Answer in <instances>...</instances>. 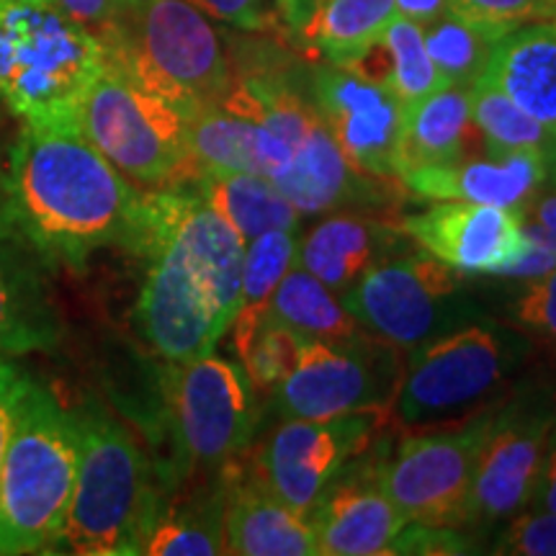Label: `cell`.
Returning <instances> with one entry per match:
<instances>
[{
	"label": "cell",
	"mask_w": 556,
	"mask_h": 556,
	"mask_svg": "<svg viewBox=\"0 0 556 556\" xmlns=\"http://www.w3.org/2000/svg\"><path fill=\"white\" fill-rule=\"evenodd\" d=\"M131 253L148 258L135 323L155 356L170 364L214 351L240 309L245 240L191 189L144 193Z\"/></svg>",
	"instance_id": "6da1fadb"
},
{
	"label": "cell",
	"mask_w": 556,
	"mask_h": 556,
	"mask_svg": "<svg viewBox=\"0 0 556 556\" xmlns=\"http://www.w3.org/2000/svg\"><path fill=\"white\" fill-rule=\"evenodd\" d=\"M3 191L9 235L41 266L83 268L96 250L137 245L144 193L83 131L24 127Z\"/></svg>",
	"instance_id": "7a4b0ae2"
},
{
	"label": "cell",
	"mask_w": 556,
	"mask_h": 556,
	"mask_svg": "<svg viewBox=\"0 0 556 556\" xmlns=\"http://www.w3.org/2000/svg\"><path fill=\"white\" fill-rule=\"evenodd\" d=\"M78 469L70 510L54 552L80 556H135L160 503L155 464L135 435L101 402L73 409Z\"/></svg>",
	"instance_id": "3957f363"
},
{
	"label": "cell",
	"mask_w": 556,
	"mask_h": 556,
	"mask_svg": "<svg viewBox=\"0 0 556 556\" xmlns=\"http://www.w3.org/2000/svg\"><path fill=\"white\" fill-rule=\"evenodd\" d=\"M106 65L96 34L54 3L0 0V101L26 127L80 131V106Z\"/></svg>",
	"instance_id": "277c9868"
},
{
	"label": "cell",
	"mask_w": 556,
	"mask_h": 556,
	"mask_svg": "<svg viewBox=\"0 0 556 556\" xmlns=\"http://www.w3.org/2000/svg\"><path fill=\"white\" fill-rule=\"evenodd\" d=\"M78 469L73 409L31 377L0 467V556L50 554Z\"/></svg>",
	"instance_id": "5b68a950"
},
{
	"label": "cell",
	"mask_w": 556,
	"mask_h": 556,
	"mask_svg": "<svg viewBox=\"0 0 556 556\" xmlns=\"http://www.w3.org/2000/svg\"><path fill=\"white\" fill-rule=\"evenodd\" d=\"M409 351L389 422L420 433L458 426L503 402L528 356V340L507 325L479 319Z\"/></svg>",
	"instance_id": "8992f818"
},
{
	"label": "cell",
	"mask_w": 556,
	"mask_h": 556,
	"mask_svg": "<svg viewBox=\"0 0 556 556\" xmlns=\"http://www.w3.org/2000/svg\"><path fill=\"white\" fill-rule=\"evenodd\" d=\"M163 426L168 462L157 471L160 486L212 477L248 451L261 422L258 389L240 361L206 353L193 361L160 366Z\"/></svg>",
	"instance_id": "52a82bcc"
},
{
	"label": "cell",
	"mask_w": 556,
	"mask_h": 556,
	"mask_svg": "<svg viewBox=\"0 0 556 556\" xmlns=\"http://www.w3.org/2000/svg\"><path fill=\"white\" fill-rule=\"evenodd\" d=\"M103 50L111 65L189 114L219 103L235 78L219 31L189 0H148L127 11Z\"/></svg>",
	"instance_id": "ba28073f"
},
{
	"label": "cell",
	"mask_w": 556,
	"mask_h": 556,
	"mask_svg": "<svg viewBox=\"0 0 556 556\" xmlns=\"http://www.w3.org/2000/svg\"><path fill=\"white\" fill-rule=\"evenodd\" d=\"M191 114L106 65L80 106L83 137L122 176L142 186L178 184L189 160Z\"/></svg>",
	"instance_id": "9c48e42d"
},
{
	"label": "cell",
	"mask_w": 556,
	"mask_h": 556,
	"mask_svg": "<svg viewBox=\"0 0 556 556\" xmlns=\"http://www.w3.org/2000/svg\"><path fill=\"white\" fill-rule=\"evenodd\" d=\"M340 302L366 332L397 348H415L479 319V307L464 296L462 274L430 253L384 258Z\"/></svg>",
	"instance_id": "30bf717a"
},
{
	"label": "cell",
	"mask_w": 556,
	"mask_h": 556,
	"mask_svg": "<svg viewBox=\"0 0 556 556\" xmlns=\"http://www.w3.org/2000/svg\"><path fill=\"white\" fill-rule=\"evenodd\" d=\"M402 368L397 345L374 336L353 343L307 340L294 371L270 392V402L283 420L374 413L389 422Z\"/></svg>",
	"instance_id": "8fae6325"
},
{
	"label": "cell",
	"mask_w": 556,
	"mask_h": 556,
	"mask_svg": "<svg viewBox=\"0 0 556 556\" xmlns=\"http://www.w3.org/2000/svg\"><path fill=\"white\" fill-rule=\"evenodd\" d=\"M492 409L495 405L462 426L407 435L392 458H381V486L407 523L467 526L471 477Z\"/></svg>",
	"instance_id": "7c38bea8"
},
{
	"label": "cell",
	"mask_w": 556,
	"mask_h": 556,
	"mask_svg": "<svg viewBox=\"0 0 556 556\" xmlns=\"http://www.w3.org/2000/svg\"><path fill=\"white\" fill-rule=\"evenodd\" d=\"M554 426L552 394L520 392L497 402L471 477L467 526L497 523L533 503Z\"/></svg>",
	"instance_id": "4fadbf2b"
},
{
	"label": "cell",
	"mask_w": 556,
	"mask_h": 556,
	"mask_svg": "<svg viewBox=\"0 0 556 556\" xmlns=\"http://www.w3.org/2000/svg\"><path fill=\"white\" fill-rule=\"evenodd\" d=\"M381 422L374 413H351L330 420L289 417L268 435L253 475L274 495L309 518L312 507L340 469L368 446Z\"/></svg>",
	"instance_id": "5bb4252c"
},
{
	"label": "cell",
	"mask_w": 556,
	"mask_h": 556,
	"mask_svg": "<svg viewBox=\"0 0 556 556\" xmlns=\"http://www.w3.org/2000/svg\"><path fill=\"white\" fill-rule=\"evenodd\" d=\"M307 93L325 127L353 168L366 176H397L405 106L384 86L358 78L340 65H312Z\"/></svg>",
	"instance_id": "9a60e30c"
},
{
	"label": "cell",
	"mask_w": 556,
	"mask_h": 556,
	"mask_svg": "<svg viewBox=\"0 0 556 556\" xmlns=\"http://www.w3.org/2000/svg\"><path fill=\"white\" fill-rule=\"evenodd\" d=\"M400 229L462 276H503L526 250V212L505 206L438 201Z\"/></svg>",
	"instance_id": "2e32d148"
},
{
	"label": "cell",
	"mask_w": 556,
	"mask_h": 556,
	"mask_svg": "<svg viewBox=\"0 0 556 556\" xmlns=\"http://www.w3.org/2000/svg\"><path fill=\"white\" fill-rule=\"evenodd\" d=\"M377 458L348 462L312 507L309 523L325 556L392 554L407 518L389 500L379 479Z\"/></svg>",
	"instance_id": "e0dca14e"
},
{
	"label": "cell",
	"mask_w": 556,
	"mask_h": 556,
	"mask_svg": "<svg viewBox=\"0 0 556 556\" xmlns=\"http://www.w3.org/2000/svg\"><path fill=\"white\" fill-rule=\"evenodd\" d=\"M409 193L433 201H471L526 212L544 186H556L548 163L536 152H500L486 160L420 165L397 173Z\"/></svg>",
	"instance_id": "ac0fdd59"
},
{
	"label": "cell",
	"mask_w": 556,
	"mask_h": 556,
	"mask_svg": "<svg viewBox=\"0 0 556 556\" xmlns=\"http://www.w3.org/2000/svg\"><path fill=\"white\" fill-rule=\"evenodd\" d=\"M299 214L379 208L394 199L389 178L366 176L348 163L325 122L268 176Z\"/></svg>",
	"instance_id": "d6986e66"
},
{
	"label": "cell",
	"mask_w": 556,
	"mask_h": 556,
	"mask_svg": "<svg viewBox=\"0 0 556 556\" xmlns=\"http://www.w3.org/2000/svg\"><path fill=\"white\" fill-rule=\"evenodd\" d=\"M225 554L312 556L319 554L309 518L283 505L258 477L225 467Z\"/></svg>",
	"instance_id": "ffe728a7"
},
{
	"label": "cell",
	"mask_w": 556,
	"mask_h": 556,
	"mask_svg": "<svg viewBox=\"0 0 556 556\" xmlns=\"http://www.w3.org/2000/svg\"><path fill=\"white\" fill-rule=\"evenodd\" d=\"M62 332L41 261L18 240L0 235V356L52 353Z\"/></svg>",
	"instance_id": "44dd1931"
},
{
	"label": "cell",
	"mask_w": 556,
	"mask_h": 556,
	"mask_svg": "<svg viewBox=\"0 0 556 556\" xmlns=\"http://www.w3.org/2000/svg\"><path fill=\"white\" fill-rule=\"evenodd\" d=\"M405 248V232L364 214L336 212L299 242L296 266L309 270L325 287L345 294L368 268Z\"/></svg>",
	"instance_id": "7402d4cb"
},
{
	"label": "cell",
	"mask_w": 556,
	"mask_h": 556,
	"mask_svg": "<svg viewBox=\"0 0 556 556\" xmlns=\"http://www.w3.org/2000/svg\"><path fill=\"white\" fill-rule=\"evenodd\" d=\"M513 103L556 137V24L520 26L492 47L482 73Z\"/></svg>",
	"instance_id": "603a6c76"
},
{
	"label": "cell",
	"mask_w": 556,
	"mask_h": 556,
	"mask_svg": "<svg viewBox=\"0 0 556 556\" xmlns=\"http://www.w3.org/2000/svg\"><path fill=\"white\" fill-rule=\"evenodd\" d=\"M186 142V178L197 173H258L268 178L289 157V152L270 139L261 124L235 114L222 103H206L193 111Z\"/></svg>",
	"instance_id": "cb8c5ba5"
},
{
	"label": "cell",
	"mask_w": 556,
	"mask_h": 556,
	"mask_svg": "<svg viewBox=\"0 0 556 556\" xmlns=\"http://www.w3.org/2000/svg\"><path fill=\"white\" fill-rule=\"evenodd\" d=\"M225 469L189 492H160V503L142 554L152 556H214L225 554Z\"/></svg>",
	"instance_id": "d4e9b609"
},
{
	"label": "cell",
	"mask_w": 556,
	"mask_h": 556,
	"mask_svg": "<svg viewBox=\"0 0 556 556\" xmlns=\"http://www.w3.org/2000/svg\"><path fill=\"white\" fill-rule=\"evenodd\" d=\"M471 150H479V129L471 119L467 86H446L405 109L397 173L454 163L469 157Z\"/></svg>",
	"instance_id": "484cf974"
},
{
	"label": "cell",
	"mask_w": 556,
	"mask_h": 556,
	"mask_svg": "<svg viewBox=\"0 0 556 556\" xmlns=\"http://www.w3.org/2000/svg\"><path fill=\"white\" fill-rule=\"evenodd\" d=\"M193 191L250 242L270 229H299V212L291 201L258 173H197L186 178Z\"/></svg>",
	"instance_id": "4316f807"
},
{
	"label": "cell",
	"mask_w": 556,
	"mask_h": 556,
	"mask_svg": "<svg viewBox=\"0 0 556 556\" xmlns=\"http://www.w3.org/2000/svg\"><path fill=\"white\" fill-rule=\"evenodd\" d=\"M268 317L287 325L307 340H328V343H353L366 332L340 302L336 291L325 287L319 278L302 266H291L281 278L270 299Z\"/></svg>",
	"instance_id": "83f0119b"
},
{
	"label": "cell",
	"mask_w": 556,
	"mask_h": 556,
	"mask_svg": "<svg viewBox=\"0 0 556 556\" xmlns=\"http://www.w3.org/2000/svg\"><path fill=\"white\" fill-rule=\"evenodd\" d=\"M392 18L397 0H315L302 34L332 65H345L374 45Z\"/></svg>",
	"instance_id": "f1b7e54d"
},
{
	"label": "cell",
	"mask_w": 556,
	"mask_h": 556,
	"mask_svg": "<svg viewBox=\"0 0 556 556\" xmlns=\"http://www.w3.org/2000/svg\"><path fill=\"white\" fill-rule=\"evenodd\" d=\"M296 232H289V229H270V232H263L255 240L245 242L240 309L229 325L238 358L268 319L270 299H274V291L287 276V270L296 263Z\"/></svg>",
	"instance_id": "f546056e"
},
{
	"label": "cell",
	"mask_w": 556,
	"mask_h": 556,
	"mask_svg": "<svg viewBox=\"0 0 556 556\" xmlns=\"http://www.w3.org/2000/svg\"><path fill=\"white\" fill-rule=\"evenodd\" d=\"M469 106L486 155L500 152H536L548 163L556 178V137L528 116L497 86L479 78L469 86Z\"/></svg>",
	"instance_id": "4dcf8cb0"
},
{
	"label": "cell",
	"mask_w": 556,
	"mask_h": 556,
	"mask_svg": "<svg viewBox=\"0 0 556 556\" xmlns=\"http://www.w3.org/2000/svg\"><path fill=\"white\" fill-rule=\"evenodd\" d=\"M422 39L446 86L467 88L482 78L497 41L492 34L477 29L475 24L454 16L451 11L422 26Z\"/></svg>",
	"instance_id": "1f68e13d"
},
{
	"label": "cell",
	"mask_w": 556,
	"mask_h": 556,
	"mask_svg": "<svg viewBox=\"0 0 556 556\" xmlns=\"http://www.w3.org/2000/svg\"><path fill=\"white\" fill-rule=\"evenodd\" d=\"M381 39H384L389 60H392L389 90L397 96L402 106H413V103L428 99L435 90L446 88V80L441 78V73H438V67L426 50L420 24L397 13V18H392V24L381 34Z\"/></svg>",
	"instance_id": "d6a6232c"
},
{
	"label": "cell",
	"mask_w": 556,
	"mask_h": 556,
	"mask_svg": "<svg viewBox=\"0 0 556 556\" xmlns=\"http://www.w3.org/2000/svg\"><path fill=\"white\" fill-rule=\"evenodd\" d=\"M307 338H302L287 325L276 323V319H266L250 345L242 351L240 364L245 366L250 381L258 392H274L283 379L294 371L302 348Z\"/></svg>",
	"instance_id": "836d02e7"
},
{
	"label": "cell",
	"mask_w": 556,
	"mask_h": 556,
	"mask_svg": "<svg viewBox=\"0 0 556 556\" xmlns=\"http://www.w3.org/2000/svg\"><path fill=\"white\" fill-rule=\"evenodd\" d=\"M448 11L500 39L520 26L556 21V0H448Z\"/></svg>",
	"instance_id": "e575fe53"
},
{
	"label": "cell",
	"mask_w": 556,
	"mask_h": 556,
	"mask_svg": "<svg viewBox=\"0 0 556 556\" xmlns=\"http://www.w3.org/2000/svg\"><path fill=\"white\" fill-rule=\"evenodd\" d=\"M513 323L528 336L556 345V266L548 274L531 278L513 304Z\"/></svg>",
	"instance_id": "d590c367"
},
{
	"label": "cell",
	"mask_w": 556,
	"mask_h": 556,
	"mask_svg": "<svg viewBox=\"0 0 556 556\" xmlns=\"http://www.w3.org/2000/svg\"><path fill=\"white\" fill-rule=\"evenodd\" d=\"M492 554L556 556V513L544 507L520 513L500 533Z\"/></svg>",
	"instance_id": "8d00e7d4"
},
{
	"label": "cell",
	"mask_w": 556,
	"mask_h": 556,
	"mask_svg": "<svg viewBox=\"0 0 556 556\" xmlns=\"http://www.w3.org/2000/svg\"><path fill=\"white\" fill-rule=\"evenodd\" d=\"M471 546L475 541L458 533V528L407 523L394 539L392 554H471Z\"/></svg>",
	"instance_id": "74e56055"
},
{
	"label": "cell",
	"mask_w": 556,
	"mask_h": 556,
	"mask_svg": "<svg viewBox=\"0 0 556 556\" xmlns=\"http://www.w3.org/2000/svg\"><path fill=\"white\" fill-rule=\"evenodd\" d=\"M31 377L11 356H0V467L9 448L13 426H16L21 400Z\"/></svg>",
	"instance_id": "f35d334b"
},
{
	"label": "cell",
	"mask_w": 556,
	"mask_h": 556,
	"mask_svg": "<svg viewBox=\"0 0 556 556\" xmlns=\"http://www.w3.org/2000/svg\"><path fill=\"white\" fill-rule=\"evenodd\" d=\"M556 266V238L539 222L526 217V250L503 270V278H539Z\"/></svg>",
	"instance_id": "ab89813d"
},
{
	"label": "cell",
	"mask_w": 556,
	"mask_h": 556,
	"mask_svg": "<svg viewBox=\"0 0 556 556\" xmlns=\"http://www.w3.org/2000/svg\"><path fill=\"white\" fill-rule=\"evenodd\" d=\"M52 3L80 26H86L90 34H96L101 45L119 29L127 13L116 0H52Z\"/></svg>",
	"instance_id": "60d3db41"
},
{
	"label": "cell",
	"mask_w": 556,
	"mask_h": 556,
	"mask_svg": "<svg viewBox=\"0 0 556 556\" xmlns=\"http://www.w3.org/2000/svg\"><path fill=\"white\" fill-rule=\"evenodd\" d=\"M204 16L235 26V29L255 31L268 24L266 0H189Z\"/></svg>",
	"instance_id": "b9f144b4"
},
{
	"label": "cell",
	"mask_w": 556,
	"mask_h": 556,
	"mask_svg": "<svg viewBox=\"0 0 556 556\" xmlns=\"http://www.w3.org/2000/svg\"><path fill=\"white\" fill-rule=\"evenodd\" d=\"M531 505L544 507V510H554L556 513V426L552 430V438H548L544 467H541L536 495H533V503Z\"/></svg>",
	"instance_id": "7bdbcfd3"
},
{
	"label": "cell",
	"mask_w": 556,
	"mask_h": 556,
	"mask_svg": "<svg viewBox=\"0 0 556 556\" xmlns=\"http://www.w3.org/2000/svg\"><path fill=\"white\" fill-rule=\"evenodd\" d=\"M448 11V0H397V13L415 24L426 26Z\"/></svg>",
	"instance_id": "ee69618b"
},
{
	"label": "cell",
	"mask_w": 556,
	"mask_h": 556,
	"mask_svg": "<svg viewBox=\"0 0 556 556\" xmlns=\"http://www.w3.org/2000/svg\"><path fill=\"white\" fill-rule=\"evenodd\" d=\"M526 217L539 222V225L544 227L552 238H556V191L539 193V197H533L531 204L526 206Z\"/></svg>",
	"instance_id": "f6af8a7d"
},
{
	"label": "cell",
	"mask_w": 556,
	"mask_h": 556,
	"mask_svg": "<svg viewBox=\"0 0 556 556\" xmlns=\"http://www.w3.org/2000/svg\"><path fill=\"white\" fill-rule=\"evenodd\" d=\"M0 235L11 238L9 225H5V191H3V170H0Z\"/></svg>",
	"instance_id": "bcb514c9"
},
{
	"label": "cell",
	"mask_w": 556,
	"mask_h": 556,
	"mask_svg": "<svg viewBox=\"0 0 556 556\" xmlns=\"http://www.w3.org/2000/svg\"><path fill=\"white\" fill-rule=\"evenodd\" d=\"M278 3H281V9L289 13V18L294 21V13H296V3H299V0H278Z\"/></svg>",
	"instance_id": "7dc6e473"
},
{
	"label": "cell",
	"mask_w": 556,
	"mask_h": 556,
	"mask_svg": "<svg viewBox=\"0 0 556 556\" xmlns=\"http://www.w3.org/2000/svg\"><path fill=\"white\" fill-rule=\"evenodd\" d=\"M144 3H148V0H124V9L135 11V9H139V5H144Z\"/></svg>",
	"instance_id": "c3c4849f"
},
{
	"label": "cell",
	"mask_w": 556,
	"mask_h": 556,
	"mask_svg": "<svg viewBox=\"0 0 556 556\" xmlns=\"http://www.w3.org/2000/svg\"><path fill=\"white\" fill-rule=\"evenodd\" d=\"M37 3H52V0H37Z\"/></svg>",
	"instance_id": "681fc988"
},
{
	"label": "cell",
	"mask_w": 556,
	"mask_h": 556,
	"mask_svg": "<svg viewBox=\"0 0 556 556\" xmlns=\"http://www.w3.org/2000/svg\"><path fill=\"white\" fill-rule=\"evenodd\" d=\"M116 3H119V5H122V9H124V0H116ZM124 11H127V9H124Z\"/></svg>",
	"instance_id": "f907efd6"
},
{
	"label": "cell",
	"mask_w": 556,
	"mask_h": 556,
	"mask_svg": "<svg viewBox=\"0 0 556 556\" xmlns=\"http://www.w3.org/2000/svg\"><path fill=\"white\" fill-rule=\"evenodd\" d=\"M554 24H556V21H554Z\"/></svg>",
	"instance_id": "816d5d0a"
}]
</instances>
